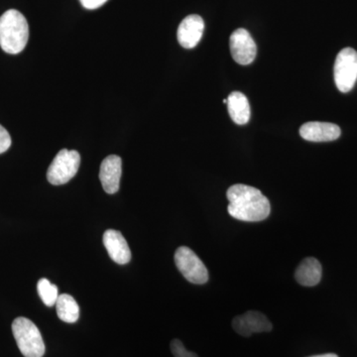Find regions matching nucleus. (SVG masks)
<instances>
[{
    "label": "nucleus",
    "mask_w": 357,
    "mask_h": 357,
    "mask_svg": "<svg viewBox=\"0 0 357 357\" xmlns=\"http://www.w3.org/2000/svg\"><path fill=\"white\" fill-rule=\"evenodd\" d=\"M229 204L227 211L232 218L241 222H262L269 217L270 202L259 190L250 185H231L227 192Z\"/></svg>",
    "instance_id": "obj_1"
},
{
    "label": "nucleus",
    "mask_w": 357,
    "mask_h": 357,
    "mask_svg": "<svg viewBox=\"0 0 357 357\" xmlns=\"http://www.w3.org/2000/svg\"><path fill=\"white\" fill-rule=\"evenodd\" d=\"M29 39V25L22 13L10 9L0 17V47L6 53L20 54Z\"/></svg>",
    "instance_id": "obj_2"
},
{
    "label": "nucleus",
    "mask_w": 357,
    "mask_h": 357,
    "mask_svg": "<svg viewBox=\"0 0 357 357\" xmlns=\"http://www.w3.org/2000/svg\"><path fill=\"white\" fill-rule=\"evenodd\" d=\"M13 333L18 349L25 357H43L45 344L41 333L36 325L29 319H14Z\"/></svg>",
    "instance_id": "obj_3"
},
{
    "label": "nucleus",
    "mask_w": 357,
    "mask_h": 357,
    "mask_svg": "<svg viewBox=\"0 0 357 357\" xmlns=\"http://www.w3.org/2000/svg\"><path fill=\"white\" fill-rule=\"evenodd\" d=\"M79 164L81 156L76 150H61L47 171L49 183L55 185L67 184L77 175Z\"/></svg>",
    "instance_id": "obj_4"
},
{
    "label": "nucleus",
    "mask_w": 357,
    "mask_h": 357,
    "mask_svg": "<svg viewBox=\"0 0 357 357\" xmlns=\"http://www.w3.org/2000/svg\"><path fill=\"white\" fill-rule=\"evenodd\" d=\"M335 83L338 91L347 93L357 81V52L344 48L338 53L335 63Z\"/></svg>",
    "instance_id": "obj_5"
},
{
    "label": "nucleus",
    "mask_w": 357,
    "mask_h": 357,
    "mask_svg": "<svg viewBox=\"0 0 357 357\" xmlns=\"http://www.w3.org/2000/svg\"><path fill=\"white\" fill-rule=\"evenodd\" d=\"M174 258L178 271L188 281L198 285L208 281V269L191 248L181 246L176 251Z\"/></svg>",
    "instance_id": "obj_6"
},
{
    "label": "nucleus",
    "mask_w": 357,
    "mask_h": 357,
    "mask_svg": "<svg viewBox=\"0 0 357 357\" xmlns=\"http://www.w3.org/2000/svg\"><path fill=\"white\" fill-rule=\"evenodd\" d=\"M232 58L239 65H250L255 60L257 47L248 30L239 28L229 38Z\"/></svg>",
    "instance_id": "obj_7"
},
{
    "label": "nucleus",
    "mask_w": 357,
    "mask_h": 357,
    "mask_svg": "<svg viewBox=\"0 0 357 357\" xmlns=\"http://www.w3.org/2000/svg\"><path fill=\"white\" fill-rule=\"evenodd\" d=\"M232 328L238 335L250 337L253 333L270 332L272 324L262 312L249 311L236 317L232 321Z\"/></svg>",
    "instance_id": "obj_8"
},
{
    "label": "nucleus",
    "mask_w": 357,
    "mask_h": 357,
    "mask_svg": "<svg viewBox=\"0 0 357 357\" xmlns=\"http://www.w3.org/2000/svg\"><path fill=\"white\" fill-rule=\"evenodd\" d=\"M204 22L197 14L187 16L178 28V41L185 49L195 48L203 37Z\"/></svg>",
    "instance_id": "obj_9"
},
{
    "label": "nucleus",
    "mask_w": 357,
    "mask_h": 357,
    "mask_svg": "<svg viewBox=\"0 0 357 357\" xmlns=\"http://www.w3.org/2000/svg\"><path fill=\"white\" fill-rule=\"evenodd\" d=\"M342 130L337 124L330 122L312 121L301 126L300 135L311 142H328L340 138Z\"/></svg>",
    "instance_id": "obj_10"
},
{
    "label": "nucleus",
    "mask_w": 357,
    "mask_h": 357,
    "mask_svg": "<svg viewBox=\"0 0 357 357\" xmlns=\"http://www.w3.org/2000/svg\"><path fill=\"white\" fill-rule=\"evenodd\" d=\"M122 173L121 158L116 155H110L103 160L100 165V178L103 190L107 194L119 192Z\"/></svg>",
    "instance_id": "obj_11"
},
{
    "label": "nucleus",
    "mask_w": 357,
    "mask_h": 357,
    "mask_svg": "<svg viewBox=\"0 0 357 357\" xmlns=\"http://www.w3.org/2000/svg\"><path fill=\"white\" fill-rule=\"evenodd\" d=\"M103 244L109 257L117 264H128L131 259V251L128 241L119 230L107 229L103 234Z\"/></svg>",
    "instance_id": "obj_12"
},
{
    "label": "nucleus",
    "mask_w": 357,
    "mask_h": 357,
    "mask_svg": "<svg viewBox=\"0 0 357 357\" xmlns=\"http://www.w3.org/2000/svg\"><path fill=\"white\" fill-rule=\"evenodd\" d=\"M295 279L300 285L314 287L321 279V265L316 258L307 257L300 263L295 272Z\"/></svg>",
    "instance_id": "obj_13"
},
{
    "label": "nucleus",
    "mask_w": 357,
    "mask_h": 357,
    "mask_svg": "<svg viewBox=\"0 0 357 357\" xmlns=\"http://www.w3.org/2000/svg\"><path fill=\"white\" fill-rule=\"evenodd\" d=\"M227 109L232 121L244 126L250 119V105L248 98L241 91H234L227 98Z\"/></svg>",
    "instance_id": "obj_14"
},
{
    "label": "nucleus",
    "mask_w": 357,
    "mask_h": 357,
    "mask_svg": "<svg viewBox=\"0 0 357 357\" xmlns=\"http://www.w3.org/2000/svg\"><path fill=\"white\" fill-rule=\"evenodd\" d=\"M56 310H57L59 319L65 323L74 324L79 319V305L69 294H62L59 296L56 302Z\"/></svg>",
    "instance_id": "obj_15"
},
{
    "label": "nucleus",
    "mask_w": 357,
    "mask_h": 357,
    "mask_svg": "<svg viewBox=\"0 0 357 357\" xmlns=\"http://www.w3.org/2000/svg\"><path fill=\"white\" fill-rule=\"evenodd\" d=\"M37 290H38L40 298L47 307L55 306L59 296H60L58 293L57 286L52 284L46 278H43L37 284Z\"/></svg>",
    "instance_id": "obj_16"
},
{
    "label": "nucleus",
    "mask_w": 357,
    "mask_h": 357,
    "mask_svg": "<svg viewBox=\"0 0 357 357\" xmlns=\"http://www.w3.org/2000/svg\"><path fill=\"white\" fill-rule=\"evenodd\" d=\"M171 351L174 357H198L194 352L187 351L183 342L178 340H174L171 342Z\"/></svg>",
    "instance_id": "obj_17"
},
{
    "label": "nucleus",
    "mask_w": 357,
    "mask_h": 357,
    "mask_svg": "<svg viewBox=\"0 0 357 357\" xmlns=\"http://www.w3.org/2000/svg\"><path fill=\"white\" fill-rule=\"evenodd\" d=\"M11 146V137L8 131L0 126V154L4 153Z\"/></svg>",
    "instance_id": "obj_18"
},
{
    "label": "nucleus",
    "mask_w": 357,
    "mask_h": 357,
    "mask_svg": "<svg viewBox=\"0 0 357 357\" xmlns=\"http://www.w3.org/2000/svg\"><path fill=\"white\" fill-rule=\"evenodd\" d=\"M79 1L84 8L93 10V9L100 8L107 0H79Z\"/></svg>",
    "instance_id": "obj_19"
},
{
    "label": "nucleus",
    "mask_w": 357,
    "mask_h": 357,
    "mask_svg": "<svg viewBox=\"0 0 357 357\" xmlns=\"http://www.w3.org/2000/svg\"><path fill=\"white\" fill-rule=\"evenodd\" d=\"M310 357H338L337 354H321V356H314Z\"/></svg>",
    "instance_id": "obj_20"
}]
</instances>
